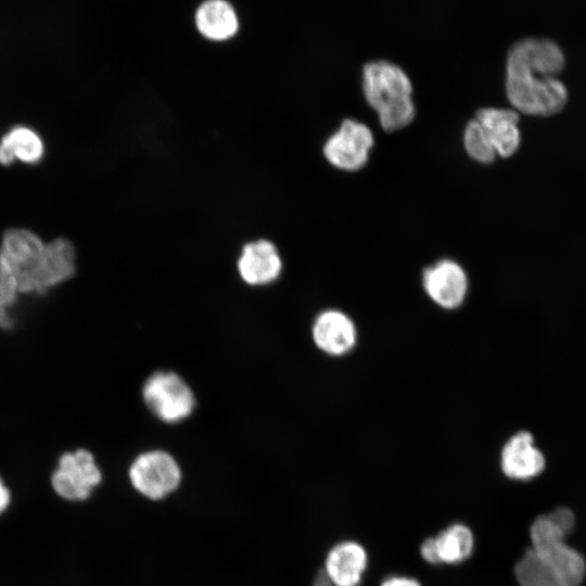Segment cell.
<instances>
[{
	"instance_id": "cell-1",
	"label": "cell",
	"mask_w": 586,
	"mask_h": 586,
	"mask_svg": "<svg viewBox=\"0 0 586 586\" xmlns=\"http://www.w3.org/2000/svg\"><path fill=\"white\" fill-rule=\"evenodd\" d=\"M564 66L560 47L548 38L527 37L510 48L506 61V93L519 111L538 116L559 112L568 93L557 78Z\"/></svg>"
},
{
	"instance_id": "cell-2",
	"label": "cell",
	"mask_w": 586,
	"mask_h": 586,
	"mask_svg": "<svg viewBox=\"0 0 586 586\" xmlns=\"http://www.w3.org/2000/svg\"><path fill=\"white\" fill-rule=\"evenodd\" d=\"M44 243L26 228H11L3 233L0 244V329L14 327V305L20 295L31 294L33 273Z\"/></svg>"
},
{
	"instance_id": "cell-3",
	"label": "cell",
	"mask_w": 586,
	"mask_h": 586,
	"mask_svg": "<svg viewBox=\"0 0 586 586\" xmlns=\"http://www.w3.org/2000/svg\"><path fill=\"white\" fill-rule=\"evenodd\" d=\"M361 82L364 95L384 130L396 131L412 122L416 115L412 85L399 65L386 60L367 62Z\"/></svg>"
},
{
	"instance_id": "cell-4",
	"label": "cell",
	"mask_w": 586,
	"mask_h": 586,
	"mask_svg": "<svg viewBox=\"0 0 586 586\" xmlns=\"http://www.w3.org/2000/svg\"><path fill=\"white\" fill-rule=\"evenodd\" d=\"M141 395L148 410L169 424L188 419L196 405L191 386L174 371L158 370L150 374L142 385Z\"/></svg>"
},
{
	"instance_id": "cell-5",
	"label": "cell",
	"mask_w": 586,
	"mask_h": 586,
	"mask_svg": "<svg viewBox=\"0 0 586 586\" xmlns=\"http://www.w3.org/2000/svg\"><path fill=\"white\" fill-rule=\"evenodd\" d=\"M128 476L131 486L142 496L158 500L174 493L182 472L176 458L164 449L140 453L131 462Z\"/></svg>"
},
{
	"instance_id": "cell-6",
	"label": "cell",
	"mask_w": 586,
	"mask_h": 586,
	"mask_svg": "<svg viewBox=\"0 0 586 586\" xmlns=\"http://www.w3.org/2000/svg\"><path fill=\"white\" fill-rule=\"evenodd\" d=\"M101 481L102 471L92 453L85 448L62 454L51 475L53 491L69 501L89 498Z\"/></svg>"
},
{
	"instance_id": "cell-7",
	"label": "cell",
	"mask_w": 586,
	"mask_h": 586,
	"mask_svg": "<svg viewBox=\"0 0 586 586\" xmlns=\"http://www.w3.org/2000/svg\"><path fill=\"white\" fill-rule=\"evenodd\" d=\"M373 142V135L367 125L346 118L326 141L323 155L339 169L359 170L366 165Z\"/></svg>"
},
{
	"instance_id": "cell-8",
	"label": "cell",
	"mask_w": 586,
	"mask_h": 586,
	"mask_svg": "<svg viewBox=\"0 0 586 586\" xmlns=\"http://www.w3.org/2000/svg\"><path fill=\"white\" fill-rule=\"evenodd\" d=\"M422 284L426 295L445 309L459 307L468 292L469 281L463 268L451 259H441L425 268Z\"/></svg>"
},
{
	"instance_id": "cell-9",
	"label": "cell",
	"mask_w": 586,
	"mask_h": 586,
	"mask_svg": "<svg viewBox=\"0 0 586 586\" xmlns=\"http://www.w3.org/2000/svg\"><path fill=\"white\" fill-rule=\"evenodd\" d=\"M282 267L277 245L267 239L245 243L237 260L240 278L251 286H264L277 281Z\"/></svg>"
},
{
	"instance_id": "cell-10",
	"label": "cell",
	"mask_w": 586,
	"mask_h": 586,
	"mask_svg": "<svg viewBox=\"0 0 586 586\" xmlns=\"http://www.w3.org/2000/svg\"><path fill=\"white\" fill-rule=\"evenodd\" d=\"M75 273L76 251L73 243L63 237L46 242L37 264L35 294L44 295Z\"/></svg>"
},
{
	"instance_id": "cell-11",
	"label": "cell",
	"mask_w": 586,
	"mask_h": 586,
	"mask_svg": "<svg viewBox=\"0 0 586 586\" xmlns=\"http://www.w3.org/2000/svg\"><path fill=\"white\" fill-rule=\"evenodd\" d=\"M315 345L330 356H343L351 352L357 342V329L354 321L339 309H326L319 313L311 326Z\"/></svg>"
},
{
	"instance_id": "cell-12",
	"label": "cell",
	"mask_w": 586,
	"mask_h": 586,
	"mask_svg": "<svg viewBox=\"0 0 586 586\" xmlns=\"http://www.w3.org/2000/svg\"><path fill=\"white\" fill-rule=\"evenodd\" d=\"M544 454L535 446L533 435L520 431L504 445L500 454L502 473L517 481H528L539 475L545 469Z\"/></svg>"
},
{
	"instance_id": "cell-13",
	"label": "cell",
	"mask_w": 586,
	"mask_h": 586,
	"mask_svg": "<svg viewBox=\"0 0 586 586\" xmlns=\"http://www.w3.org/2000/svg\"><path fill=\"white\" fill-rule=\"evenodd\" d=\"M473 547L471 530L462 523H454L437 536L426 538L421 544L420 553L431 564H457L471 556Z\"/></svg>"
},
{
	"instance_id": "cell-14",
	"label": "cell",
	"mask_w": 586,
	"mask_h": 586,
	"mask_svg": "<svg viewBox=\"0 0 586 586\" xmlns=\"http://www.w3.org/2000/svg\"><path fill=\"white\" fill-rule=\"evenodd\" d=\"M367 564L366 549L356 542L345 540L329 550L322 571L332 586H359Z\"/></svg>"
},
{
	"instance_id": "cell-15",
	"label": "cell",
	"mask_w": 586,
	"mask_h": 586,
	"mask_svg": "<svg viewBox=\"0 0 586 586\" xmlns=\"http://www.w3.org/2000/svg\"><path fill=\"white\" fill-rule=\"evenodd\" d=\"M475 119L482 126L497 155L508 157L518 150L521 136L517 112L484 107L476 112Z\"/></svg>"
},
{
	"instance_id": "cell-16",
	"label": "cell",
	"mask_w": 586,
	"mask_h": 586,
	"mask_svg": "<svg viewBox=\"0 0 586 586\" xmlns=\"http://www.w3.org/2000/svg\"><path fill=\"white\" fill-rule=\"evenodd\" d=\"M199 33L212 41H226L239 29V18L233 5L227 0H205L194 15Z\"/></svg>"
},
{
	"instance_id": "cell-17",
	"label": "cell",
	"mask_w": 586,
	"mask_h": 586,
	"mask_svg": "<svg viewBox=\"0 0 586 586\" xmlns=\"http://www.w3.org/2000/svg\"><path fill=\"white\" fill-rule=\"evenodd\" d=\"M44 154L42 138L30 127L15 126L0 140V165L10 166L16 161L25 164L40 162Z\"/></svg>"
},
{
	"instance_id": "cell-18",
	"label": "cell",
	"mask_w": 586,
	"mask_h": 586,
	"mask_svg": "<svg viewBox=\"0 0 586 586\" xmlns=\"http://www.w3.org/2000/svg\"><path fill=\"white\" fill-rule=\"evenodd\" d=\"M520 586H563L555 571L530 547L514 568Z\"/></svg>"
},
{
	"instance_id": "cell-19",
	"label": "cell",
	"mask_w": 586,
	"mask_h": 586,
	"mask_svg": "<svg viewBox=\"0 0 586 586\" xmlns=\"http://www.w3.org/2000/svg\"><path fill=\"white\" fill-rule=\"evenodd\" d=\"M463 144L467 153L476 162L492 163L497 156L482 126L475 118L466 126Z\"/></svg>"
},
{
	"instance_id": "cell-20",
	"label": "cell",
	"mask_w": 586,
	"mask_h": 586,
	"mask_svg": "<svg viewBox=\"0 0 586 586\" xmlns=\"http://www.w3.org/2000/svg\"><path fill=\"white\" fill-rule=\"evenodd\" d=\"M549 518L561 527L568 535L574 527V514L568 508H557L548 513Z\"/></svg>"
},
{
	"instance_id": "cell-21",
	"label": "cell",
	"mask_w": 586,
	"mask_h": 586,
	"mask_svg": "<svg viewBox=\"0 0 586 586\" xmlns=\"http://www.w3.org/2000/svg\"><path fill=\"white\" fill-rule=\"evenodd\" d=\"M380 586H422L416 578L403 576V575H391L382 581Z\"/></svg>"
},
{
	"instance_id": "cell-22",
	"label": "cell",
	"mask_w": 586,
	"mask_h": 586,
	"mask_svg": "<svg viewBox=\"0 0 586 586\" xmlns=\"http://www.w3.org/2000/svg\"><path fill=\"white\" fill-rule=\"evenodd\" d=\"M11 502V493L0 476V514H2Z\"/></svg>"
},
{
	"instance_id": "cell-23",
	"label": "cell",
	"mask_w": 586,
	"mask_h": 586,
	"mask_svg": "<svg viewBox=\"0 0 586 586\" xmlns=\"http://www.w3.org/2000/svg\"><path fill=\"white\" fill-rule=\"evenodd\" d=\"M314 586H332L331 583L326 577L323 571H319L315 577Z\"/></svg>"
}]
</instances>
